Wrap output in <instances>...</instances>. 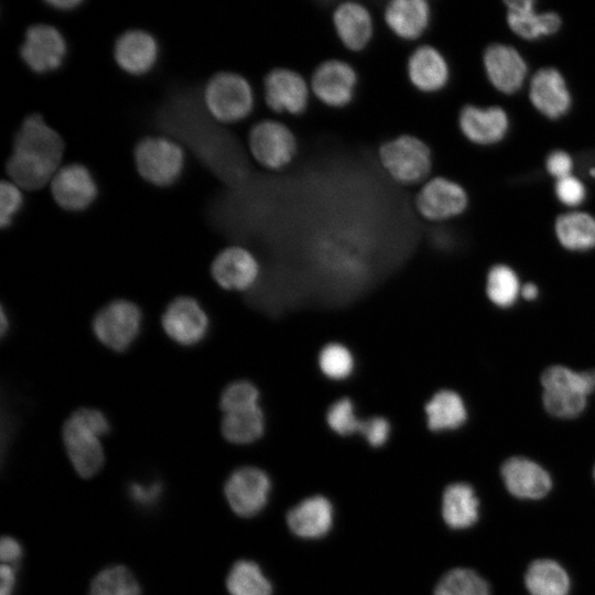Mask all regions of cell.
Listing matches in <instances>:
<instances>
[{
	"label": "cell",
	"instance_id": "2e32d148",
	"mask_svg": "<svg viewBox=\"0 0 595 595\" xmlns=\"http://www.w3.org/2000/svg\"><path fill=\"white\" fill-rule=\"evenodd\" d=\"M483 64L488 80L500 93L515 94L527 80L526 60L511 45L490 44L484 52Z\"/></svg>",
	"mask_w": 595,
	"mask_h": 595
},
{
	"label": "cell",
	"instance_id": "5bb4252c",
	"mask_svg": "<svg viewBox=\"0 0 595 595\" xmlns=\"http://www.w3.org/2000/svg\"><path fill=\"white\" fill-rule=\"evenodd\" d=\"M67 52L63 34L53 25H31L20 47L24 63L35 73L44 74L61 67Z\"/></svg>",
	"mask_w": 595,
	"mask_h": 595
},
{
	"label": "cell",
	"instance_id": "3957f363",
	"mask_svg": "<svg viewBox=\"0 0 595 595\" xmlns=\"http://www.w3.org/2000/svg\"><path fill=\"white\" fill-rule=\"evenodd\" d=\"M542 404L559 419H575L587 407L595 392V369L575 370L564 365H552L540 377Z\"/></svg>",
	"mask_w": 595,
	"mask_h": 595
},
{
	"label": "cell",
	"instance_id": "277c9868",
	"mask_svg": "<svg viewBox=\"0 0 595 595\" xmlns=\"http://www.w3.org/2000/svg\"><path fill=\"white\" fill-rule=\"evenodd\" d=\"M378 158L387 174L402 185L425 182L433 163L430 147L410 133L399 134L381 143Z\"/></svg>",
	"mask_w": 595,
	"mask_h": 595
},
{
	"label": "cell",
	"instance_id": "6da1fadb",
	"mask_svg": "<svg viewBox=\"0 0 595 595\" xmlns=\"http://www.w3.org/2000/svg\"><path fill=\"white\" fill-rule=\"evenodd\" d=\"M64 152L61 136L39 113L28 116L13 140L7 173L15 185L35 191L51 182Z\"/></svg>",
	"mask_w": 595,
	"mask_h": 595
},
{
	"label": "cell",
	"instance_id": "60d3db41",
	"mask_svg": "<svg viewBox=\"0 0 595 595\" xmlns=\"http://www.w3.org/2000/svg\"><path fill=\"white\" fill-rule=\"evenodd\" d=\"M554 190L561 204L572 208L580 206L586 197L585 185L573 174L558 180Z\"/></svg>",
	"mask_w": 595,
	"mask_h": 595
},
{
	"label": "cell",
	"instance_id": "8fae6325",
	"mask_svg": "<svg viewBox=\"0 0 595 595\" xmlns=\"http://www.w3.org/2000/svg\"><path fill=\"white\" fill-rule=\"evenodd\" d=\"M311 93L310 83L291 68L275 67L263 79L266 104L278 113H303L309 106Z\"/></svg>",
	"mask_w": 595,
	"mask_h": 595
},
{
	"label": "cell",
	"instance_id": "7c38bea8",
	"mask_svg": "<svg viewBox=\"0 0 595 595\" xmlns=\"http://www.w3.org/2000/svg\"><path fill=\"white\" fill-rule=\"evenodd\" d=\"M165 334L182 346L202 343L209 331V318L197 300L178 296L169 303L161 318Z\"/></svg>",
	"mask_w": 595,
	"mask_h": 595
},
{
	"label": "cell",
	"instance_id": "cb8c5ba5",
	"mask_svg": "<svg viewBox=\"0 0 595 595\" xmlns=\"http://www.w3.org/2000/svg\"><path fill=\"white\" fill-rule=\"evenodd\" d=\"M115 60L121 69L131 75L148 73L156 63L158 42L144 30L133 29L122 33L115 44Z\"/></svg>",
	"mask_w": 595,
	"mask_h": 595
},
{
	"label": "cell",
	"instance_id": "ac0fdd59",
	"mask_svg": "<svg viewBox=\"0 0 595 595\" xmlns=\"http://www.w3.org/2000/svg\"><path fill=\"white\" fill-rule=\"evenodd\" d=\"M407 77L419 91L433 94L442 90L450 80V65L443 53L433 45L416 46L405 64Z\"/></svg>",
	"mask_w": 595,
	"mask_h": 595
},
{
	"label": "cell",
	"instance_id": "8d00e7d4",
	"mask_svg": "<svg viewBox=\"0 0 595 595\" xmlns=\"http://www.w3.org/2000/svg\"><path fill=\"white\" fill-rule=\"evenodd\" d=\"M325 421L328 428L340 436L360 434L364 430L365 419L356 412V405L349 397H340L333 401L326 410Z\"/></svg>",
	"mask_w": 595,
	"mask_h": 595
},
{
	"label": "cell",
	"instance_id": "681fc988",
	"mask_svg": "<svg viewBox=\"0 0 595 595\" xmlns=\"http://www.w3.org/2000/svg\"><path fill=\"white\" fill-rule=\"evenodd\" d=\"M591 175L595 177V169H591L589 171Z\"/></svg>",
	"mask_w": 595,
	"mask_h": 595
},
{
	"label": "cell",
	"instance_id": "7402d4cb",
	"mask_svg": "<svg viewBox=\"0 0 595 595\" xmlns=\"http://www.w3.org/2000/svg\"><path fill=\"white\" fill-rule=\"evenodd\" d=\"M332 22L338 40L349 51H363L374 36L371 13L360 2H340L333 11Z\"/></svg>",
	"mask_w": 595,
	"mask_h": 595
},
{
	"label": "cell",
	"instance_id": "603a6c76",
	"mask_svg": "<svg viewBox=\"0 0 595 595\" xmlns=\"http://www.w3.org/2000/svg\"><path fill=\"white\" fill-rule=\"evenodd\" d=\"M505 4L508 26L521 39L538 40L556 33L561 28L558 13L538 12L532 0H509Z\"/></svg>",
	"mask_w": 595,
	"mask_h": 595
},
{
	"label": "cell",
	"instance_id": "ffe728a7",
	"mask_svg": "<svg viewBox=\"0 0 595 595\" xmlns=\"http://www.w3.org/2000/svg\"><path fill=\"white\" fill-rule=\"evenodd\" d=\"M500 473L508 491L520 499H540L552 488L550 474L537 462L523 456L507 458Z\"/></svg>",
	"mask_w": 595,
	"mask_h": 595
},
{
	"label": "cell",
	"instance_id": "f6af8a7d",
	"mask_svg": "<svg viewBox=\"0 0 595 595\" xmlns=\"http://www.w3.org/2000/svg\"><path fill=\"white\" fill-rule=\"evenodd\" d=\"M1 586L0 595H12L15 588L17 572L10 564L1 565L0 570Z\"/></svg>",
	"mask_w": 595,
	"mask_h": 595
},
{
	"label": "cell",
	"instance_id": "f35d334b",
	"mask_svg": "<svg viewBox=\"0 0 595 595\" xmlns=\"http://www.w3.org/2000/svg\"><path fill=\"white\" fill-rule=\"evenodd\" d=\"M22 205L21 188L11 181H2L0 185V224L2 228L11 225Z\"/></svg>",
	"mask_w": 595,
	"mask_h": 595
},
{
	"label": "cell",
	"instance_id": "e0dca14e",
	"mask_svg": "<svg viewBox=\"0 0 595 595\" xmlns=\"http://www.w3.org/2000/svg\"><path fill=\"white\" fill-rule=\"evenodd\" d=\"M55 202L64 209H86L97 197V184L83 164L72 163L58 169L51 181Z\"/></svg>",
	"mask_w": 595,
	"mask_h": 595
},
{
	"label": "cell",
	"instance_id": "52a82bcc",
	"mask_svg": "<svg viewBox=\"0 0 595 595\" xmlns=\"http://www.w3.org/2000/svg\"><path fill=\"white\" fill-rule=\"evenodd\" d=\"M96 338L113 351H125L137 339L142 327L140 307L125 299H118L102 306L91 323Z\"/></svg>",
	"mask_w": 595,
	"mask_h": 595
},
{
	"label": "cell",
	"instance_id": "ee69618b",
	"mask_svg": "<svg viewBox=\"0 0 595 595\" xmlns=\"http://www.w3.org/2000/svg\"><path fill=\"white\" fill-rule=\"evenodd\" d=\"M23 550L18 540L12 537L4 536L0 542V558L3 564H17L22 558Z\"/></svg>",
	"mask_w": 595,
	"mask_h": 595
},
{
	"label": "cell",
	"instance_id": "83f0119b",
	"mask_svg": "<svg viewBox=\"0 0 595 595\" xmlns=\"http://www.w3.org/2000/svg\"><path fill=\"white\" fill-rule=\"evenodd\" d=\"M442 516L452 529H467L479 516V500L467 483L448 485L442 497Z\"/></svg>",
	"mask_w": 595,
	"mask_h": 595
},
{
	"label": "cell",
	"instance_id": "8992f818",
	"mask_svg": "<svg viewBox=\"0 0 595 595\" xmlns=\"http://www.w3.org/2000/svg\"><path fill=\"white\" fill-rule=\"evenodd\" d=\"M139 174L156 186L172 185L181 176L185 155L183 148L166 137H147L134 148Z\"/></svg>",
	"mask_w": 595,
	"mask_h": 595
},
{
	"label": "cell",
	"instance_id": "4fadbf2b",
	"mask_svg": "<svg viewBox=\"0 0 595 595\" xmlns=\"http://www.w3.org/2000/svg\"><path fill=\"white\" fill-rule=\"evenodd\" d=\"M270 487V478L262 469L242 466L229 475L224 493L230 508L238 516L252 517L264 507Z\"/></svg>",
	"mask_w": 595,
	"mask_h": 595
},
{
	"label": "cell",
	"instance_id": "f1b7e54d",
	"mask_svg": "<svg viewBox=\"0 0 595 595\" xmlns=\"http://www.w3.org/2000/svg\"><path fill=\"white\" fill-rule=\"evenodd\" d=\"M554 231L566 250L583 252L595 248V217L586 212L572 210L560 215Z\"/></svg>",
	"mask_w": 595,
	"mask_h": 595
},
{
	"label": "cell",
	"instance_id": "c3c4849f",
	"mask_svg": "<svg viewBox=\"0 0 595 595\" xmlns=\"http://www.w3.org/2000/svg\"><path fill=\"white\" fill-rule=\"evenodd\" d=\"M1 334L2 336H4L7 334V332L9 331V327H10V321H9V317L7 316L6 314V311L2 307L1 309Z\"/></svg>",
	"mask_w": 595,
	"mask_h": 595
},
{
	"label": "cell",
	"instance_id": "ab89813d",
	"mask_svg": "<svg viewBox=\"0 0 595 595\" xmlns=\"http://www.w3.org/2000/svg\"><path fill=\"white\" fill-rule=\"evenodd\" d=\"M128 496L131 501L141 508H152L163 494V485L159 480L132 482L128 485Z\"/></svg>",
	"mask_w": 595,
	"mask_h": 595
},
{
	"label": "cell",
	"instance_id": "836d02e7",
	"mask_svg": "<svg viewBox=\"0 0 595 595\" xmlns=\"http://www.w3.org/2000/svg\"><path fill=\"white\" fill-rule=\"evenodd\" d=\"M88 595H141V587L128 567L110 565L93 578Z\"/></svg>",
	"mask_w": 595,
	"mask_h": 595
},
{
	"label": "cell",
	"instance_id": "d590c367",
	"mask_svg": "<svg viewBox=\"0 0 595 595\" xmlns=\"http://www.w3.org/2000/svg\"><path fill=\"white\" fill-rule=\"evenodd\" d=\"M317 366L325 378L333 381H344L354 372L355 358L346 345L331 342L318 351Z\"/></svg>",
	"mask_w": 595,
	"mask_h": 595
},
{
	"label": "cell",
	"instance_id": "74e56055",
	"mask_svg": "<svg viewBox=\"0 0 595 595\" xmlns=\"http://www.w3.org/2000/svg\"><path fill=\"white\" fill-rule=\"evenodd\" d=\"M260 390L248 379L229 382L221 391L219 408L223 413L249 410L260 405Z\"/></svg>",
	"mask_w": 595,
	"mask_h": 595
},
{
	"label": "cell",
	"instance_id": "f907efd6",
	"mask_svg": "<svg viewBox=\"0 0 595 595\" xmlns=\"http://www.w3.org/2000/svg\"><path fill=\"white\" fill-rule=\"evenodd\" d=\"M593 475H594V479H595V465H594V469H593Z\"/></svg>",
	"mask_w": 595,
	"mask_h": 595
},
{
	"label": "cell",
	"instance_id": "e575fe53",
	"mask_svg": "<svg viewBox=\"0 0 595 595\" xmlns=\"http://www.w3.org/2000/svg\"><path fill=\"white\" fill-rule=\"evenodd\" d=\"M434 595H490V587L477 572L456 567L441 577Z\"/></svg>",
	"mask_w": 595,
	"mask_h": 595
},
{
	"label": "cell",
	"instance_id": "9c48e42d",
	"mask_svg": "<svg viewBox=\"0 0 595 595\" xmlns=\"http://www.w3.org/2000/svg\"><path fill=\"white\" fill-rule=\"evenodd\" d=\"M419 215L430 221H444L462 215L468 206V195L457 182L445 176L428 178L414 198Z\"/></svg>",
	"mask_w": 595,
	"mask_h": 595
},
{
	"label": "cell",
	"instance_id": "9a60e30c",
	"mask_svg": "<svg viewBox=\"0 0 595 595\" xmlns=\"http://www.w3.org/2000/svg\"><path fill=\"white\" fill-rule=\"evenodd\" d=\"M210 273L215 282L227 291H247L257 282L260 264L245 247L230 246L213 260Z\"/></svg>",
	"mask_w": 595,
	"mask_h": 595
},
{
	"label": "cell",
	"instance_id": "7dc6e473",
	"mask_svg": "<svg viewBox=\"0 0 595 595\" xmlns=\"http://www.w3.org/2000/svg\"><path fill=\"white\" fill-rule=\"evenodd\" d=\"M82 1L78 0H63V1H47V4L52 8L61 11H69L78 6H80Z\"/></svg>",
	"mask_w": 595,
	"mask_h": 595
},
{
	"label": "cell",
	"instance_id": "d6986e66",
	"mask_svg": "<svg viewBox=\"0 0 595 595\" xmlns=\"http://www.w3.org/2000/svg\"><path fill=\"white\" fill-rule=\"evenodd\" d=\"M532 106L549 119H559L567 113L572 97L563 75L553 67H543L534 73L529 84Z\"/></svg>",
	"mask_w": 595,
	"mask_h": 595
},
{
	"label": "cell",
	"instance_id": "1f68e13d",
	"mask_svg": "<svg viewBox=\"0 0 595 595\" xmlns=\"http://www.w3.org/2000/svg\"><path fill=\"white\" fill-rule=\"evenodd\" d=\"M521 282L508 264H494L487 272L485 291L488 300L499 309H509L520 296Z\"/></svg>",
	"mask_w": 595,
	"mask_h": 595
},
{
	"label": "cell",
	"instance_id": "4316f807",
	"mask_svg": "<svg viewBox=\"0 0 595 595\" xmlns=\"http://www.w3.org/2000/svg\"><path fill=\"white\" fill-rule=\"evenodd\" d=\"M425 423L432 432L454 431L468 419L467 405L455 390L444 388L435 391L424 403Z\"/></svg>",
	"mask_w": 595,
	"mask_h": 595
},
{
	"label": "cell",
	"instance_id": "bcb514c9",
	"mask_svg": "<svg viewBox=\"0 0 595 595\" xmlns=\"http://www.w3.org/2000/svg\"><path fill=\"white\" fill-rule=\"evenodd\" d=\"M540 289L533 282H527L521 285L520 296L526 301H534L539 298Z\"/></svg>",
	"mask_w": 595,
	"mask_h": 595
},
{
	"label": "cell",
	"instance_id": "7a4b0ae2",
	"mask_svg": "<svg viewBox=\"0 0 595 595\" xmlns=\"http://www.w3.org/2000/svg\"><path fill=\"white\" fill-rule=\"evenodd\" d=\"M110 432L106 414L95 408H80L64 422L62 439L67 456L76 473L89 478L105 463V453L99 437Z\"/></svg>",
	"mask_w": 595,
	"mask_h": 595
},
{
	"label": "cell",
	"instance_id": "b9f144b4",
	"mask_svg": "<svg viewBox=\"0 0 595 595\" xmlns=\"http://www.w3.org/2000/svg\"><path fill=\"white\" fill-rule=\"evenodd\" d=\"M390 433L391 424L386 416L372 415L365 419L361 435L370 446L381 447L388 442Z\"/></svg>",
	"mask_w": 595,
	"mask_h": 595
},
{
	"label": "cell",
	"instance_id": "7bdbcfd3",
	"mask_svg": "<svg viewBox=\"0 0 595 595\" xmlns=\"http://www.w3.org/2000/svg\"><path fill=\"white\" fill-rule=\"evenodd\" d=\"M545 167L549 174L558 181L572 175L574 163L572 156L567 152L555 150L548 155Z\"/></svg>",
	"mask_w": 595,
	"mask_h": 595
},
{
	"label": "cell",
	"instance_id": "4dcf8cb0",
	"mask_svg": "<svg viewBox=\"0 0 595 595\" xmlns=\"http://www.w3.org/2000/svg\"><path fill=\"white\" fill-rule=\"evenodd\" d=\"M266 430V415L261 405L225 413L220 422L223 436L230 443L246 445L259 440Z\"/></svg>",
	"mask_w": 595,
	"mask_h": 595
},
{
	"label": "cell",
	"instance_id": "d6a6232c",
	"mask_svg": "<svg viewBox=\"0 0 595 595\" xmlns=\"http://www.w3.org/2000/svg\"><path fill=\"white\" fill-rule=\"evenodd\" d=\"M226 586L230 595H271L272 586L259 565L239 560L230 569Z\"/></svg>",
	"mask_w": 595,
	"mask_h": 595
},
{
	"label": "cell",
	"instance_id": "30bf717a",
	"mask_svg": "<svg viewBox=\"0 0 595 595\" xmlns=\"http://www.w3.org/2000/svg\"><path fill=\"white\" fill-rule=\"evenodd\" d=\"M357 85L356 68L339 58L321 62L310 79L312 94L331 108H344L349 105L355 97Z\"/></svg>",
	"mask_w": 595,
	"mask_h": 595
},
{
	"label": "cell",
	"instance_id": "f546056e",
	"mask_svg": "<svg viewBox=\"0 0 595 595\" xmlns=\"http://www.w3.org/2000/svg\"><path fill=\"white\" fill-rule=\"evenodd\" d=\"M530 595H569L570 577L562 565L550 559L533 561L524 575Z\"/></svg>",
	"mask_w": 595,
	"mask_h": 595
},
{
	"label": "cell",
	"instance_id": "5b68a950",
	"mask_svg": "<svg viewBox=\"0 0 595 595\" xmlns=\"http://www.w3.org/2000/svg\"><path fill=\"white\" fill-rule=\"evenodd\" d=\"M204 101L218 121L232 123L247 118L255 107V94L249 80L235 72H219L207 83Z\"/></svg>",
	"mask_w": 595,
	"mask_h": 595
},
{
	"label": "cell",
	"instance_id": "d4e9b609",
	"mask_svg": "<svg viewBox=\"0 0 595 595\" xmlns=\"http://www.w3.org/2000/svg\"><path fill=\"white\" fill-rule=\"evenodd\" d=\"M431 6L425 0H392L383 9L388 29L403 41H415L428 30Z\"/></svg>",
	"mask_w": 595,
	"mask_h": 595
},
{
	"label": "cell",
	"instance_id": "484cf974",
	"mask_svg": "<svg viewBox=\"0 0 595 595\" xmlns=\"http://www.w3.org/2000/svg\"><path fill=\"white\" fill-rule=\"evenodd\" d=\"M290 530L304 539L325 536L333 523V507L323 496H313L293 507L286 516Z\"/></svg>",
	"mask_w": 595,
	"mask_h": 595
},
{
	"label": "cell",
	"instance_id": "ba28073f",
	"mask_svg": "<svg viewBox=\"0 0 595 595\" xmlns=\"http://www.w3.org/2000/svg\"><path fill=\"white\" fill-rule=\"evenodd\" d=\"M248 145L253 159L263 167L280 171L291 164L298 153L294 132L275 119H263L249 131Z\"/></svg>",
	"mask_w": 595,
	"mask_h": 595
},
{
	"label": "cell",
	"instance_id": "44dd1931",
	"mask_svg": "<svg viewBox=\"0 0 595 595\" xmlns=\"http://www.w3.org/2000/svg\"><path fill=\"white\" fill-rule=\"evenodd\" d=\"M458 127L463 136L479 145L500 142L508 132L509 118L498 106H464L458 115Z\"/></svg>",
	"mask_w": 595,
	"mask_h": 595
}]
</instances>
